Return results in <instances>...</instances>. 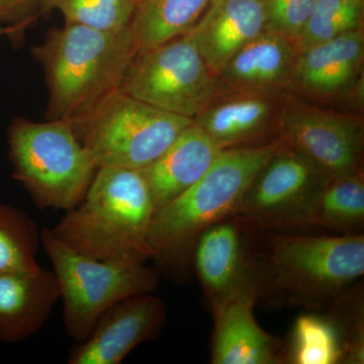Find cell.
<instances>
[{"label": "cell", "instance_id": "28", "mask_svg": "<svg viewBox=\"0 0 364 364\" xmlns=\"http://www.w3.org/2000/svg\"><path fill=\"white\" fill-rule=\"evenodd\" d=\"M39 0H0V25L25 31L37 16Z\"/></svg>", "mask_w": 364, "mask_h": 364}, {"label": "cell", "instance_id": "1", "mask_svg": "<svg viewBox=\"0 0 364 364\" xmlns=\"http://www.w3.org/2000/svg\"><path fill=\"white\" fill-rule=\"evenodd\" d=\"M282 139L222 150L193 186L155 212L148 243L160 274L188 279L203 231L233 217L258 172L282 147Z\"/></svg>", "mask_w": 364, "mask_h": 364}, {"label": "cell", "instance_id": "27", "mask_svg": "<svg viewBox=\"0 0 364 364\" xmlns=\"http://www.w3.org/2000/svg\"><path fill=\"white\" fill-rule=\"evenodd\" d=\"M317 0H263L267 30L296 43Z\"/></svg>", "mask_w": 364, "mask_h": 364}, {"label": "cell", "instance_id": "29", "mask_svg": "<svg viewBox=\"0 0 364 364\" xmlns=\"http://www.w3.org/2000/svg\"><path fill=\"white\" fill-rule=\"evenodd\" d=\"M23 32V30H21L20 28L0 25V37L18 38Z\"/></svg>", "mask_w": 364, "mask_h": 364}, {"label": "cell", "instance_id": "15", "mask_svg": "<svg viewBox=\"0 0 364 364\" xmlns=\"http://www.w3.org/2000/svg\"><path fill=\"white\" fill-rule=\"evenodd\" d=\"M59 299L53 270L0 272V342L18 343L37 334Z\"/></svg>", "mask_w": 364, "mask_h": 364}, {"label": "cell", "instance_id": "25", "mask_svg": "<svg viewBox=\"0 0 364 364\" xmlns=\"http://www.w3.org/2000/svg\"><path fill=\"white\" fill-rule=\"evenodd\" d=\"M42 11H58L65 23L119 32L131 26L138 0H39Z\"/></svg>", "mask_w": 364, "mask_h": 364}, {"label": "cell", "instance_id": "5", "mask_svg": "<svg viewBox=\"0 0 364 364\" xmlns=\"http://www.w3.org/2000/svg\"><path fill=\"white\" fill-rule=\"evenodd\" d=\"M13 176L41 210H68L85 198L97 171L70 119L33 123L16 117L7 129Z\"/></svg>", "mask_w": 364, "mask_h": 364}, {"label": "cell", "instance_id": "17", "mask_svg": "<svg viewBox=\"0 0 364 364\" xmlns=\"http://www.w3.org/2000/svg\"><path fill=\"white\" fill-rule=\"evenodd\" d=\"M230 91L193 119L223 150L249 146L272 126L279 109L277 91Z\"/></svg>", "mask_w": 364, "mask_h": 364}, {"label": "cell", "instance_id": "20", "mask_svg": "<svg viewBox=\"0 0 364 364\" xmlns=\"http://www.w3.org/2000/svg\"><path fill=\"white\" fill-rule=\"evenodd\" d=\"M364 225L363 171L327 177L311 196L294 228H314L339 234L360 233Z\"/></svg>", "mask_w": 364, "mask_h": 364}, {"label": "cell", "instance_id": "26", "mask_svg": "<svg viewBox=\"0 0 364 364\" xmlns=\"http://www.w3.org/2000/svg\"><path fill=\"white\" fill-rule=\"evenodd\" d=\"M332 315L340 326L344 339L345 364L364 363V321L363 294L359 289H347L332 303Z\"/></svg>", "mask_w": 364, "mask_h": 364}, {"label": "cell", "instance_id": "11", "mask_svg": "<svg viewBox=\"0 0 364 364\" xmlns=\"http://www.w3.org/2000/svg\"><path fill=\"white\" fill-rule=\"evenodd\" d=\"M167 311L153 293L136 294L119 301L100 318L90 336L74 343L69 364H119L144 342L159 337Z\"/></svg>", "mask_w": 364, "mask_h": 364}, {"label": "cell", "instance_id": "22", "mask_svg": "<svg viewBox=\"0 0 364 364\" xmlns=\"http://www.w3.org/2000/svg\"><path fill=\"white\" fill-rule=\"evenodd\" d=\"M344 339L331 312L306 313L294 321L286 363L293 364L343 363Z\"/></svg>", "mask_w": 364, "mask_h": 364}, {"label": "cell", "instance_id": "9", "mask_svg": "<svg viewBox=\"0 0 364 364\" xmlns=\"http://www.w3.org/2000/svg\"><path fill=\"white\" fill-rule=\"evenodd\" d=\"M325 178L308 158L282 143L258 172L232 218L250 231L293 229Z\"/></svg>", "mask_w": 364, "mask_h": 364}, {"label": "cell", "instance_id": "7", "mask_svg": "<svg viewBox=\"0 0 364 364\" xmlns=\"http://www.w3.org/2000/svg\"><path fill=\"white\" fill-rule=\"evenodd\" d=\"M193 119L170 114L116 90L73 119L97 169L142 170L161 156Z\"/></svg>", "mask_w": 364, "mask_h": 364}, {"label": "cell", "instance_id": "24", "mask_svg": "<svg viewBox=\"0 0 364 364\" xmlns=\"http://www.w3.org/2000/svg\"><path fill=\"white\" fill-rule=\"evenodd\" d=\"M364 0H317L299 39L296 53L363 28Z\"/></svg>", "mask_w": 364, "mask_h": 364}, {"label": "cell", "instance_id": "2", "mask_svg": "<svg viewBox=\"0 0 364 364\" xmlns=\"http://www.w3.org/2000/svg\"><path fill=\"white\" fill-rule=\"evenodd\" d=\"M154 203L141 170L98 168L85 198L52 234L76 252L107 261L152 259L148 236Z\"/></svg>", "mask_w": 364, "mask_h": 364}, {"label": "cell", "instance_id": "3", "mask_svg": "<svg viewBox=\"0 0 364 364\" xmlns=\"http://www.w3.org/2000/svg\"><path fill=\"white\" fill-rule=\"evenodd\" d=\"M32 52L45 71L47 119L73 121L119 90L136 47L131 26L107 32L65 23Z\"/></svg>", "mask_w": 364, "mask_h": 364}, {"label": "cell", "instance_id": "14", "mask_svg": "<svg viewBox=\"0 0 364 364\" xmlns=\"http://www.w3.org/2000/svg\"><path fill=\"white\" fill-rule=\"evenodd\" d=\"M265 30L263 0H213L186 35L219 76L232 57Z\"/></svg>", "mask_w": 364, "mask_h": 364}, {"label": "cell", "instance_id": "6", "mask_svg": "<svg viewBox=\"0 0 364 364\" xmlns=\"http://www.w3.org/2000/svg\"><path fill=\"white\" fill-rule=\"evenodd\" d=\"M41 243L51 260L63 301V322L74 343L90 336L109 308L136 294L154 293L160 273L146 262L97 259L74 251L51 230L41 231Z\"/></svg>", "mask_w": 364, "mask_h": 364}, {"label": "cell", "instance_id": "8", "mask_svg": "<svg viewBox=\"0 0 364 364\" xmlns=\"http://www.w3.org/2000/svg\"><path fill=\"white\" fill-rule=\"evenodd\" d=\"M193 41L183 35L136 52L119 90L170 114L193 119L224 92Z\"/></svg>", "mask_w": 364, "mask_h": 364}, {"label": "cell", "instance_id": "12", "mask_svg": "<svg viewBox=\"0 0 364 364\" xmlns=\"http://www.w3.org/2000/svg\"><path fill=\"white\" fill-rule=\"evenodd\" d=\"M258 284L243 287L212 306L214 314L210 360L214 364H274L286 360L279 339L256 321Z\"/></svg>", "mask_w": 364, "mask_h": 364}, {"label": "cell", "instance_id": "19", "mask_svg": "<svg viewBox=\"0 0 364 364\" xmlns=\"http://www.w3.org/2000/svg\"><path fill=\"white\" fill-rule=\"evenodd\" d=\"M296 55L294 42L265 30L232 57L219 77L229 90L277 92L291 86Z\"/></svg>", "mask_w": 364, "mask_h": 364}, {"label": "cell", "instance_id": "10", "mask_svg": "<svg viewBox=\"0 0 364 364\" xmlns=\"http://www.w3.org/2000/svg\"><path fill=\"white\" fill-rule=\"evenodd\" d=\"M280 139L299 151L326 177L363 171L360 119L301 104L287 105L279 117Z\"/></svg>", "mask_w": 364, "mask_h": 364}, {"label": "cell", "instance_id": "18", "mask_svg": "<svg viewBox=\"0 0 364 364\" xmlns=\"http://www.w3.org/2000/svg\"><path fill=\"white\" fill-rule=\"evenodd\" d=\"M222 150L195 122L186 127L161 156L141 170L155 212L193 186Z\"/></svg>", "mask_w": 364, "mask_h": 364}, {"label": "cell", "instance_id": "4", "mask_svg": "<svg viewBox=\"0 0 364 364\" xmlns=\"http://www.w3.org/2000/svg\"><path fill=\"white\" fill-rule=\"evenodd\" d=\"M262 263L265 282L294 303L332 304L364 274L363 234L299 235L267 232Z\"/></svg>", "mask_w": 364, "mask_h": 364}, {"label": "cell", "instance_id": "13", "mask_svg": "<svg viewBox=\"0 0 364 364\" xmlns=\"http://www.w3.org/2000/svg\"><path fill=\"white\" fill-rule=\"evenodd\" d=\"M247 230L229 218L208 228L196 241L193 268L210 308L243 287L259 286L255 261L248 253Z\"/></svg>", "mask_w": 364, "mask_h": 364}, {"label": "cell", "instance_id": "21", "mask_svg": "<svg viewBox=\"0 0 364 364\" xmlns=\"http://www.w3.org/2000/svg\"><path fill=\"white\" fill-rule=\"evenodd\" d=\"M213 0H138L131 30L136 52L188 33Z\"/></svg>", "mask_w": 364, "mask_h": 364}, {"label": "cell", "instance_id": "16", "mask_svg": "<svg viewBox=\"0 0 364 364\" xmlns=\"http://www.w3.org/2000/svg\"><path fill=\"white\" fill-rule=\"evenodd\" d=\"M364 56L363 28L296 53L291 86L303 95L335 97L351 85Z\"/></svg>", "mask_w": 364, "mask_h": 364}, {"label": "cell", "instance_id": "23", "mask_svg": "<svg viewBox=\"0 0 364 364\" xmlns=\"http://www.w3.org/2000/svg\"><path fill=\"white\" fill-rule=\"evenodd\" d=\"M40 244L37 223L20 208L0 203V272L38 269Z\"/></svg>", "mask_w": 364, "mask_h": 364}]
</instances>
